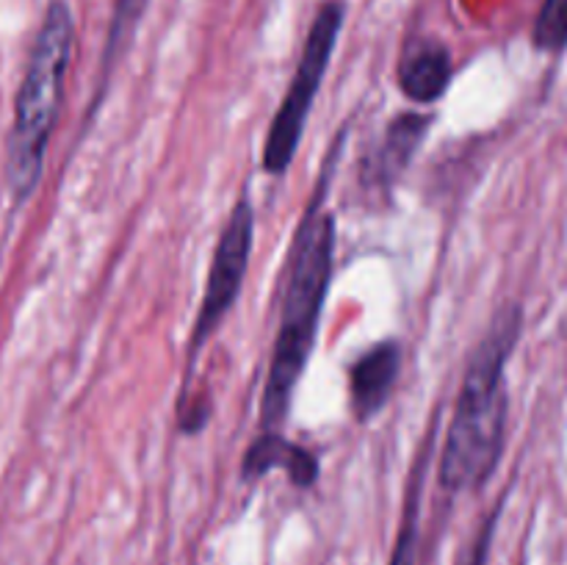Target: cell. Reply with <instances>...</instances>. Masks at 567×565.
Masks as SVG:
<instances>
[{
    "label": "cell",
    "mask_w": 567,
    "mask_h": 565,
    "mask_svg": "<svg viewBox=\"0 0 567 565\" xmlns=\"http://www.w3.org/2000/svg\"><path fill=\"white\" fill-rule=\"evenodd\" d=\"M343 20H347V3L343 0H327L319 14H316L313 25H310L291 86H288L286 97H282L280 109L271 120L269 133H266L264 170L269 175H286L293 155H297L313 100L319 94L321 81H324L332 53H336Z\"/></svg>",
    "instance_id": "obj_4"
},
{
    "label": "cell",
    "mask_w": 567,
    "mask_h": 565,
    "mask_svg": "<svg viewBox=\"0 0 567 565\" xmlns=\"http://www.w3.org/2000/svg\"><path fill=\"white\" fill-rule=\"evenodd\" d=\"M524 327L518 305H507L471 355L460 386L457 410L441 452V485L449 493L476 491L491 480L504 452L507 382L504 369Z\"/></svg>",
    "instance_id": "obj_2"
},
{
    "label": "cell",
    "mask_w": 567,
    "mask_h": 565,
    "mask_svg": "<svg viewBox=\"0 0 567 565\" xmlns=\"http://www.w3.org/2000/svg\"><path fill=\"white\" fill-rule=\"evenodd\" d=\"M72 42H75V22L70 6L64 0H53L17 92L14 127H11L9 158H6V181L17 203H25L42 177L44 153L59 120L64 78L70 70Z\"/></svg>",
    "instance_id": "obj_3"
},
{
    "label": "cell",
    "mask_w": 567,
    "mask_h": 565,
    "mask_svg": "<svg viewBox=\"0 0 567 565\" xmlns=\"http://www.w3.org/2000/svg\"><path fill=\"white\" fill-rule=\"evenodd\" d=\"M426 125H430V116L419 114V111L399 114L388 127L385 138H382L380 153L374 155V177L385 183L396 181L415 155L419 144L424 142Z\"/></svg>",
    "instance_id": "obj_9"
},
{
    "label": "cell",
    "mask_w": 567,
    "mask_h": 565,
    "mask_svg": "<svg viewBox=\"0 0 567 565\" xmlns=\"http://www.w3.org/2000/svg\"><path fill=\"white\" fill-rule=\"evenodd\" d=\"M277 469L286 471L288 480L297 487H310L319 480V460L310 449L291 443L280 432H260L244 454L241 476L252 482Z\"/></svg>",
    "instance_id": "obj_8"
},
{
    "label": "cell",
    "mask_w": 567,
    "mask_h": 565,
    "mask_svg": "<svg viewBox=\"0 0 567 565\" xmlns=\"http://www.w3.org/2000/svg\"><path fill=\"white\" fill-rule=\"evenodd\" d=\"M255 242V210L247 197L238 199L230 210L225 230H221L219 242H216L214 260H210L208 280H205L203 302H199L197 319H194L192 330V347H188V371H192L194 360L203 352L208 338L219 330L225 316L236 305L241 282L249 269V255H252Z\"/></svg>",
    "instance_id": "obj_5"
},
{
    "label": "cell",
    "mask_w": 567,
    "mask_h": 565,
    "mask_svg": "<svg viewBox=\"0 0 567 565\" xmlns=\"http://www.w3.org/2000/svg\"><path fill=\"white\" fill-rule=\"evenodd\" d=\"M532 42L543 53H559L567 48V0H543L532 28Z\"/></svg>",
    "instance_id": "obj_10"
},
{
    "label": "cell",
    "mask_w": 567,
    "mask_h": 565,
    "mask_svg": "<svg viewBox=\"0 0 567 565\" xmlns=\"http://www.w3.org/2000/svg\"><path fill=\"white\" fill-rule=\"evenodd\" d=\"M452 53L437 39H415L399 61V89L415 105H430L443 97L452 81Z\"/></svg>",
    "instance_id": "obj_7"
},
{
    "label": "cell",
    "mask_w": 567,
    "mask_h": 565,
    "mask_svg": "<svg viewBox=\"0 0 567 565\" xmlns=\"http://www.w3.org/2000/svg\"><path fill=\"white\" fill-rule=\"evenodd\" d=\"M402 371V349L396 341H382L365 349L349 366V393L358 421H369L380 413L396 388Z\"/></svg>",
    "instance_id": "obj_6"
},
{
    "label": "cell",
    "mask_w": 567,
    "mask_h": 565,
    "mask_svg": "<svg viewBox=\"0 0 567 565\" xmlns=\"http://www.w3.org/2000/svg\"><path fill=\"white\" fill-rule=\"evenodd\" d=\"M327 172L330 170H324L319 192L302 214L291 255H288L280 327H277L264 399H260L264 432H277L286 421L293 391L310 360L321 310L330 291L332 258H336V216L324 208V186L330 183Z\"/></svg>",
    "instance_id": "obj_1"
},
{
    "label": "cell",
    "mask_w": 567,
    "mask_h": 565,
    "mask_svg": "<svg viewBox=\"0 0 567 565\" xmlns=\"http://www.w3.org/2000/svg\"><path fill=\"white\" fill-rule=\"evenodd\" d=\"M142 9H144V0H120L114 22H111V33H109V53H105L109 64L114 61V53H116V48H120L122 37L127 33V28H133V22L138 20Z\"/></svg>",
    "instance_id": "obj_11"
}]
</instances>
